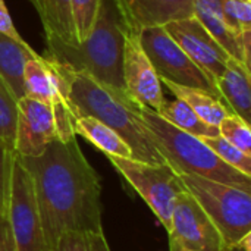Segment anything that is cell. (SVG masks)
I'll return each instance as SVG.
<instances>
[{
	"label": "cell",
	"instance_id": "cell-19",
	"mask_svg": "<svg viewBox=\"0 0 251 251\" xmlns=\"http://www.w3.org/2000/svg\"><path fill=\"white\" fill-rule=\"evenodd\" d=\"M75 134L88 140L93 146L101 150L106 156H115L122 159H132L129 146L109 126L88 116H79L74 124Z\"/></svg>",
	"mask_w": 251,
	"mask_h": 251
},
{
	"label": "cell",
	"instance_id": "cell-11",
	"mask_svg": "<svg viewBox=\"0 0 251 251\" xmlns=\"http://www.w3.org/2000/svg\"><path fill=\"white\" fill-rule=\"evenodd\" d=\"M122 76L125 93L141 107L157 112L165 101L160 78L140 43V34L126 32Z\"/></svg>",
	"mask_w": 251,
	"mask_h": 251
},
{
	"label": "cell",
	"instance_id": "cell-6",
	"mask_svg": "<svg viewBox=\"0 0 251 251\" xmlns=\"http://www.w3.org/2000/svg\"><path fill=\"white\" fill-rule=\"evenodd\" d=\"M3 216L12 251H50L46 243L31 175L15 150L10 151Z\"/></svg>",
	"mask_w": 251,
	"mask_h": 251
},
{
	"label": "cell",
	"instance_id": "cell-29",
	"mask_svg": "<svg viewBox=\"0 0 251 251\" xmlns=\"http://www.w3.org/2000/svg\"><path fill=\"white\" fill-rule=\"evenodd\" d=\"M0 251H12L4 216H0Z\"/></svg>",
	"mask_w": 251,
	"mask_h": 251
},
{
	"label": "cell",
	"instance_id": "cell-9",
	"mask_svg": "<svg viewBox=\"0 0 251 251\" xmlns=\"http://www.w3.org/2000/svg\"><path fill=\"white\" fill-rule=\"evenodd\" d=\"M168 237L171 251H226L219 231L187 190L175 201Z\"/></svg>",
	"mask_w": 251,
	"mask_h": 251
},
{
	"label": "cell",
	"instance_id": "cell-21",
	"mask_svg": "<svg viewBox=\"0 0 251 251\" xmlns=\"http://www.w3.org/2000/svg\"><path fill=\"white\" fill-rule=\"evenodd\" d=\"M222 10L228 28L251 56V0H224Z\"/></svg>",
	"mask_w": 251,
	"mask_h": 251
},
{
	"label": "cell",
	"instance_id": "cell-25",
	"mask_svg": "<svg viewBox=\"0 0 251 251\" xmlns=\"http://www.w3.org/2000/svg\"><path fill=\"white\" fill-rule=\"evenodd\" d=\"M219 135L228 143L251 156V128L250 124L243 121L240 116L231 113L218 126Z\"/></svg>",
	"mask_w": 251,
	"mask_h": 251
},
{
	"label": "cell",
	"instance_id": "cell-12",
	"mask_svg": "<svg viewBox=\"0 0 251 251\" xmlns=\"http://www.w3.org/2000/svg\"><path fill=\"white\" fill-rule=\"evenodd\" d=\"M57 138L51 107L38 100H18L13 150L21 157H37Z\"/></svg>",
	"mask_w": 251,
	"mask_h": 251
},
{
	"label": "cell",
	"instance_id": "cell-8",
	"mask_svg": "<svg viewBox=\"0 0 251 251\" xmlns=\"http://www.w3.org/2000/svg\"><path fill=\"white\" fill-rule=\"evenodd\" d=\"M140 43L160 81L197 88L222 100L215 82L184 53L163 26L144 28L140 32Z\"/></svg>",
	"mask_w": 251,
	"mask_h": 251
},
{
	"label": "cell",
	"instance_id": "cell-3",
	"mask_svg": "<svg viewBox=\"0 0 251 251\" xmlns=\"http://www.w3.org/2000/svg\"><path fill=\"white\" fill-rule=\"evenodd\" d=\"M126 32L113 0H101L94 26L84 41L69 44L49 35L44 57L74 72H84L107 87L125 91L122 60Z\"/></svg>",
	"mask_w": 251,
	"mask_h": 251
},
{
	"label": "cell",
	"instance_id": "cell-26",
	"mask_svg": "<svg viewBox=\"0 0 251 251\" xmlns=\"http://www.w3.org/2000/svg\"><path fill=\"white\" fill-rule=\"evenodd\" d=\"M71 1H72L75 35H76V41L81 43L90 35L94 26L101 0H71Z\"/></svg>",
	"mask_w": 251,
	"mask_h": 251
},
{
	"label": "cell",
	"instance_id": "cell-20",
	"mask_svg": "<svg viewBox=\"0 0 251 251\" xmlns=\"http://www.w3.org/2000/svg\"><path fill=\"white\" fill-rule=\"evenodd\" d=\"M156 113L172 126L199 138L215 137L219 134V129L216 126H210L203 122L182 100L178 99L165 100Z\"/></svg>",
	"mask_w": 251,
	"mask_h": 251
},
{
	"label": "cell",
	"instance_id": "cell-24",
	"mask_svg": "<svg viewBox=\"0 0 251 251\" xmlns=\"http://www.w3.org/2000/svg\"><path fill=\"white\" fill-rule=\"evenodd\" d=\"M51 251H112L103 232H65Z\"/></svg>",
	"mask_w": 251,
	"mask_h": 251
},
{
	"label": "cell",
	"instance_id": "cell-22",
	"mask_svg": "<svg viewBox=\"0 0 251 251\" xmlns=\"http://www.w3.org/2000/svg\"><path fill=\"white\" fill-rule=\"evenodd\" d=\"M18 118V99L0 76V140L7 149L13 150L15 129Z\"/></svg>",
	"mask_w": 251,
	"mask_h": 251
},
{
	"label": "cell",
	"instance_id": "cell-13",
	"mask_svg": "<svg viewBox=\"0 0 251 251\" xmlns=\"http://www.w3.org/2000/svg\"><path fill=\"white\" fill-rule=\"evenodd\" d=\"M128 32L193 16V0H113Z\"/></svg>",
	"mask_w": 251,
	"mask_h": 251
},
{
	"label": "cell",
	"instance_id": "cell-2",
	"mask_svg": "<svg viewBox=\"0 0 251 251\" xmlns=\"http://www.w3.org/2000/svg\"><path fill=\"white\" fill-rule=\"evenodd\" d=\"M50 62L66 84L75 119L88 116L113 129L129 146L134 160L166 165L141 118V106L125 91L107 87L84 72H74L53 60Z\"/></svg>",
	"mask_w": 251,
	"mask_h": 251
},
{
	"label": "cell",
	"instance_id": "cell-23",
	"mask_svg": "<svg viewBox=\"0 0 251 251\" xmlns=\"http://www.w3.org/2000/svg\"><path fill=\"white\" fill-rule=\"evenodd\" d=\"M224 163L234 168L235 171L251 176V156L246 154L231 143H228L225 138H222L219 134L215 137H201L200 138Z\"/></svg>",
	"mask_w": 251,
	"mask_h": 251
},
{
	"label": "cell",
	"instance_id": "cell-28",
	"mask_svg": "<svg viewBox=\"0 0 251 251\" xmlns=\"http://www.w3.org/2000/svg\"><path fill=\"white\" fill-rule=\"evenodd\" d=\"M0 32L7 35L9 38L18 41L19 44L28 46V43L21 37V34L18 32V29L13 25V21L10 18V13L7 10V6L4 4V0H0Z\"/></svg>",
	"mask_w": 251,
	"mask_h": 251
},
{
	"label": "cell",
	"instance_id": "cell-17",
	"mask_svg": "<svg viewBox=\"0 0 251 251\" xmlns=\"http://www.w3.org/2000/svg\"><path fill=\"white\" fill-rule=\"evenodd\" d=\"M38 10L46 37H56L63 43H78L71 0H31Z\"/></svg>",
	"mask_w": 251,
	"mask_h": 251
},
{
	"label": "cell",
	"instance_id": "cell-14",
	"mask_svg": "<svg viewBox=\"0 0 251 251\" xmlns=\"http://www.w3.org/2000/svg\"><path fill=\"white\" fill-rule=\"evenodd\" d=\"M216 88L229 107L247 124L251 122V71L243 62L229 57L226 69L216 81Z\"/></svg>",
	"mask_w": 251,
	"mask_h": 251
},
{
	"label": "cell",
	"instance_id": "cell-7",
	"mask_svg": "<svg viewBox=\"0 0 251 251\" xmlns=\"http://www.w3.org/2000/svg\"><path fill=\"white\" fill-rule=\"evenodd\" d=\"M107 157L118 172L135 188L146 204H149L168 232L175 201L178 196L185 191L179 175L168 163L149 165L134 159Z\"/></svg>",
	"mask_w": 251,
	"mask_h": 251
},
{
	"label": "cell",
	"instance_id": "cell-27",
	"mask_svg": "<svg viewBox=\"0 0 251 251\" xmlns=\"http://www.w3.org/2000/svg\"><path fill=\"white\" fill-rule=\"evenodd\" d=\"M10 149L0 140V216L4 215L6 196H7V181H9V162H10Z\"/></svg>",
	"mask_w": 251,
	"mask_h": 251
},
{
	"label": "cell",
	"instance_id": "cell-5",
	"mask_svg": "<svg viewBox=\"0 0 251 251\" xmlns=\"http://www.w3.org/2000/svg\"><path fill=\"white\" fill-rule=\"evenodd\" d=\"M179 178L185 190L213 222L226 249L237 246L251 234L250 193L196 175H179Z\"/></svg>",
	"mask_w": 251,
	"mask_h": 251
},
{
	"label": "cell",
	"instance_id": "cell-10",
	"mask_svg": "<svg viewBox=\"0 0 251 251\" xmlns=\"http://www.w3.org/2000/svg\"><path fill=\"white\" fill-rule=\"evenodd\" d=\"M184 53L215 82L222 76L229 60V53L210 35L193 15L163 25Z\"/></svg>",
	"mask_w": 251,
	"mask_h": 251
},
{
	"label": "cell",
	"instance_id": "cell-18",
	"mask_svg": "<svg viewBox=\"0 0 251 251\" xmlns=\"http://www.w3.org/2000/svg\"><path fill=\"white\" fill-rule=\"evenodd\" d=\"M168 87V90L175 96V99L182 100L203 122H206L210 126H219L222 119H225L232 112L229 107L215 96L190 87H181L175 85L168 81H160Z\"/></svg>",
	"mask_w": 251,
	"mask_h": 251
},
{
	"label": "cell",
	"instance_id": "cell-4",
	"mask_svg": "<svg viewBox=\"0 0 251 251\" xmlns=\"http://www.w3.org/2000/svg\"><path fill=\"white\" fill-rule=\"evenodd\" d=\"M141 118L165 162L178 175H196L251 193V176L224 163L199 137L172 126L150 109L141 107Z\"/></svg>",
	"mask_w": 251,
	"mask_h": 251
},
{
	"label": "cell",
	"instance_id": "cell-15",
	"mask_svg": "<svg viewBox=\"0 0 251 251\" xmlns=\"http://www.w3.org/2000/svg\"><path fill=\"white\" fill-rule=\"evenodd\" d=\"M222 1L224 0H193V15L210 32V35L229 53L231 57L251 68V56L244 51L240 40L232 34V31L225 22Z\"/></svg>",
	"mask_w": 251,
	"mask_h": 251
},
{
	"label": "cell",
	"instance_id": "cell-1",
	"mask_svg": "<svg viewBox=\"0 0 251 251\" xmlns=\"http://www.w3.org/2000/svg\"><path fill=\"white\" fill-rule=\"evenodd\" d=\"M21 159L32 179L49 250L69 231L103 232L100 178L76 137L69 141L56 138L40 156Z\"/></svg>",
	"mask_w": 251,
	"mask_h": 251
},
{
	"label": "cell",
	"instance_id": "cell-16",
	"mask_svg": "<svg viewBox=\"0 0 251 251\" xmlns=\"http://www.w3.org/2000/svg\"><path fill=\"white\" fill-rule=\"evenodd\" d=\"M29 44L24 46L0 32V76L6 81L15 97L19 100L24 93V68L29 59H40Z\"/></svg>",
	"mask_w": 251,
	"mask_h": 251
}]
</instances>
